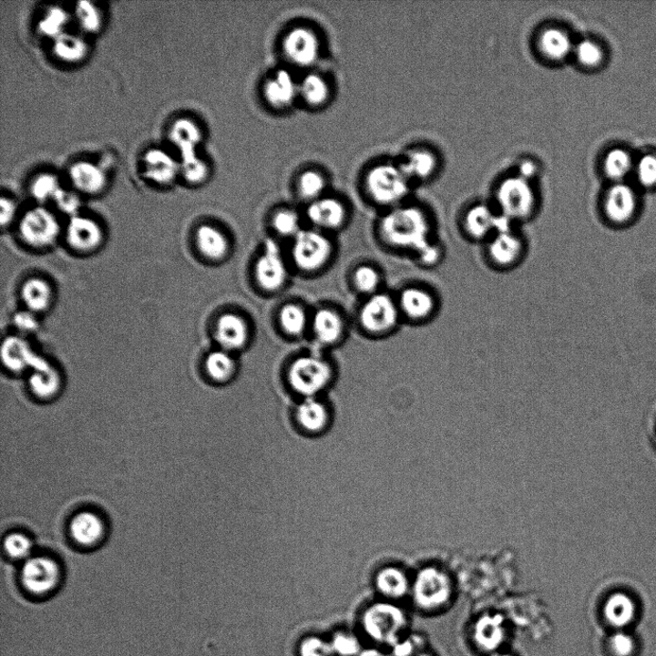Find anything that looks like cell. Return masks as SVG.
<instances>
[{
	"mask_svg": "<svg viewBox=\"0 0 656 656\" xmlns=\"http://www.w3.org/2000/svg\"><path fill=\"white\" fill-rule=\"evenodd\" d=\"M384 240L413 256L437 239L436 225L428 210L415 205H399L387 212L381 222Z\"/></svg>",
	"mask_w": 656,
	"mask_h": 656,
	"instance_id": "cell-1",
	"label": "cell"
},
{
	"mask_svg": "<svg viewBox=\"0 0 656 656\" xmlns=\"http://www.w3.org/2000/svg\"><path fill=\"white\" fill-rule=\"evenodd\" d=\"M483 256L489 267L499 272L517 270L528 253L527 238L509 221L482 245Z\"/></svg>",
	"mask_w": 656,
	"mask_h": 656,
	"instance_id": "cell-2",
	"label": "cell"
},
{
	"mask_svg": "<svg viewBox=\"0 0 656 656\" xmlns=\"http://www.w3.org/2000/svg\"><path fill=\"white\" fill-rule=\"evenodd\" d=\"M494 208L510 223L519 226L536 216L538 199L530 182L516 175L496 190Z\"/></svg>",
	"mask_w": 656,
	"mask_h": 656,
	"instance_id": "cell-3",
	"label": "cell"
},
{
	"mask_svg": "<svg viewBox=\"0 0 656 656\" xmlns=\"http://www.w3.org/2000/svg\"><path fill=\"white\" fill-rule=\"evenodd\" d=\"M409 618L392 601H378L369 606L362 616V628L371 641L394 647L404 637Z\"/></svg>",
	"mask_w": 656,
	"mask_h": 656,
	"instance_id": "cell-4",
	"label": "cell"
},
{
	"mask_svg": "<svg viewBox=\"0 0 656 656\" xmlns=\"http://www.w3.org/2000/svg\"><path fill=\"white\" fill-rule=\"evenodd\" d=\"M410 181L400 165L382 164L368 172L365 186L377 203L397 207L409 193Z\"/></svg>",
	"mask_w": 656,
	"mask_h": 656,
	"instance_id": "cell-5",
	"label": "cell"
},
{
	"mask_svg": "<svg viewBox=\"0 0 656 656\" xmlns=\"http://www.w3.org/2000/svg\"><path fill=\"white\" fill-rule=\"evenodd\" d=\"M397 303L402 317L417 325L432 323L441 310L439 293L425 283H413L405 288Z\"/></svg>",
	"mask_w": 656,
	"mask_h": 656,
	"instance_id": "cell-6",
	"label": "cell"
},
{
	"mask_svg": "<svg viewBox=\"0 0 656 656\" xmlns=\"http://www.w3.org/2000/svg\"><path fill=\"white\" fill-rule=\"evenodd\" d=\"M413 597L421 610L438 612L447 608L452 600V582L445 572L430 567L417 575L413 585Z\"/></svg>",
	"mask_w": 656,
	"mask_h": 656,
	"instance_id": "cell-7",
	"label": "cell"
},
{
	"mask_svg": "<svg viewBox=\"0 0 656 656\" xmlns=\"http://www.w3.org/2000/svg\"><path fill=\"white\" fill-rule=\"evenodd\" d=\"M288 378L295 393L312 398L328 385L332 379V368L321 358L303 356L292 364Z\"/></svg>",
	"mask_w": 656,
	"mask_h": 656,
	"instance_id": "cell-8",
	"label": "cell"
},
{
	"mask_svg": "<svg viewBox=\"0 0 656 656\" xmlns=\"http://www.w3.org/2000/svg\"><path fill=\"white\" fill-rule=\"evenodd\" d=\"M60 233L58 220L43 207L29 210L20 223V235L25 243L38 250L55 244Z\"/></svg>",
	"mask_w": 656,
	"mask_h": 656,
	"instance_id": "cell-9",
	"label": "cell"
},
{
	"mask_svg": "<svg viewBox=\"0 0 656 656\" xmlns=\"http://www.w3.org/2000/svg\"><path fill=\"white\" fill-rule=\"evenodd\" d=\"M506 220L493 205L477 203L469 207L460 220V232L468 241L482 246Z\"/></svg>",
	"mask_w": 656,
	"mask_h": 656,
	"instance_id": "cell-10",
	"label": "cell"
},
{
	"mask_svg": "<svg viewBox=\"0 0 656 656\" xmlns=\"http://www.w3.org/2000/svg\"><path fill=\"white\" fill-rule=\"evenodd\" d=\"M331 253L329 239L316 230H301L294 237L292 257L301 270L312 272L323 268Z\"/></svg>",
	"mask_w": 656,
	"mask_h": 656,
	"instance_id": "cell-11",
	"label": "cell"
},
{
	"mask_svg": "<svg viewBox=\"0 0 656 656\" xmlns=\"http://www.w3.org/2000/svg\"><path fill=\"white\" fill-rule=\"evenodd\" d=\"M402 318L397 299L378 293L367 300L361 311V323L372 333L393 331Z\"/></svg>",
	"mask_w": 656,
	"mask_h": 656,
	"instance_id": "cell-12",
	"label": "cell"
},
{
	"mask_svg": "<svg viewBox=\"0 0 656 656\" xmlns=\"http://www.w3.org/2000/svg\"><path fill=\"white\" fill-rule=\"evenodd\" d=\"M475 647L487 655L504 650L508 638V625L498 613H487L475 620L471 630Z\"/></svg>",
	"mask_w": 656,
	"mask_h": 656,
	"instance_id": "cell-13",
	"label": "cell"
},
{
	"mask_svg": "<svg viewBox=\"0 0 656 656\" xmlns=\"http://www.w3.org/2000/svg\"><path fill=\"white\" fill-rule=\"evenodd\" d=\"M60 580L57 563L46 557H32L25 561L22 581L26 590L33 595L44 596L55 590Z\"/></svg>",
	"mask_w": 656,
	"mask_h": 656,
	"instance_id": "cell-14",
	"label": "cell"
},
{
	"mask_svg": "<svg viewBox=\"0 0 656 656\" xmlns=\"http://www.w3.org/2000/svg\"><path fill=\"white\" fill-rule=\"evenodd\" d=\"M282 51L292 64L309 67L321 56V42L313 30L299 26L286 34L282 41Z\"/></svg>",
	"mask_w": 656,
	"mask_h": 656,
	"instance_id": "cell-15",
	"label": "cell"
},
{
	"mask_svg": "<svg viewBox=\"0 0 656 656\" xmlns=\"http://www.w3.org/2000/svg\"><path fill=\"white\" fill-rule=\"evenodd\" d=\"M637 197L633 189L623 183L612 186L602 202V214L607 221L616 227L631 223L637 212Z\"/></svg>",
	"mask_w": 656,
	"mask_h": 656,
	"instance_id": "cell-16",
	"label": "cell"
},
{
	"mask_svg": "<svg viewBox=\"0 0 656 656\" xmlns=\"http://www.w3.org/2000/svg\"><path fill=\"white\" fill-rule=\"evenodd\" d=\"M255 269L259 285L265 291H278L286 282L288 272L285 261L278 245L272 241L265 244Z\"/></svg>",
	"mask_w": 656,
	"mask_h": 656,
	"instance_id": "cell-17",
	"label": "cell"
},
{
	"mask_svg": "<svg viewBox=\"0 0 656 656\" xmlns=\"http://www.w3.org/2000/svg\"><path fill=\"white\" fill-rule=\"evenodd\" d=\"M66 240L72 250L81 254L96 251L103 241L100 225L94 220L82 216L70 218Z\"/></svg>",
	"mask_w": 656,
	"mask_h": 656,
	"instance_id": "cell-18",
	"label": "cell"
},
{
	"mask_svg": "<svg viewBox=\"0 0 656 656\" xmlns=\"http://www.w3.org/2000/svg\"><path fill=\"white\" fill-rule=\"evenodd\" d=\"M297 96H299V83L287 69H279L264 83L263 97L274 109L289 108Z\"/></svg>",
	"mask_w": 656,
	"mask_h": 656,
	"instance_id": "cell-19",
	"label": "cell"
},
{
	"mask_svg": "<svg viewBox=\"0 0 656 656\" xmlns=\"http://www.w3.org/2000/svg\"><path fill=\"white\" fill-rule=\"evenodd\" d=\"M2 352L5 365L15 372L28 368L36 370L48 364L32 350L27 342L19 336L7 338L4 343Z\"/></svg>",
	"mask_w": 656,
	"mask_h": 656,
	"instance_id": "cell-20",
	"label": "cell"
},
{
	"mask_svg": "<svg viewBox=\"0 0 656 656\" xmlns=\"http://www.w3.org/2000/svg\"><path fill=\"white\" fill-rule=\"evenodd\" d=\"M540 55L548 61L559 63L574 53L575 44L569 32L560 27H547L538 39Z\"/></svg>",
	"mask_w": 656,
	"mask_h": 656,
	"instance_id": "cell-21",
	"label": "cell"
},
{
	"mask_svg": "<svg viewBox=\"0 0 656 656\" xmlns=\"http://www.w3.org/2000/svg\"><path fill=\"white\" fill-rule=\"evenodd\" d=\"M248 326L244 319L235 313H225L219 318L216 325V339L221 349L231 352L247 343Z\"/></svg>",
	"mask_w": 656,
	"mask_h": 656,
	"instance_id": "cell-22",
	"label": "cell"
},
{
	"mask_svg": "<svg viewBox=\"0 0 656 656\" xmlns=\"http://www.w3.org/2000/svg\"><path fill=\"white\" fill-rule=\"evenodd\" d=\"M307 217L317 227L336 229L345 221L346 210L338 200L322 198L311 202L307 210Z\"/></svg>",
	"mask_w": 656,
	"mask_h": 656,
	"instance_id": "cell-23",
	"label": "cell"
},
{
	"mask_svg": "<svg viewBox=\"0 0 656 656\" xmlns=\"http://www.w3.org/2000/svg\"><path fill=\"white\" fill-rule=\"evenodd\" d=\"M170 140L179 149L182 162L198 158L197 147L202 138L197 123L189 118L177 119L169 133Z\"/></svg>",
	"mask_w": 656,
	"mask_h": 656,
	"instance_id": "cell-24",
	"label": "cell"
},
{
	"mask_svg": "<svg viewBox=\"0 0 656 656\" xmlns=\"http://www.w3.org/2000/svg\"><path fill=\"white\" fill-rule=\"evenodd\" d=\"M144 165L148 179L159 185L173 182L180 170L175 159L161 149L148 151L144 157Z\"/></svg>",
	"mask_w": 656,
	"mask_h": 656,
	"instance_id": "cell-25",
	"label": "cell"
},
{
	"mask_svg": "<svg viewBox=\"0 0 656 656\" xmlns=\"http://www.w3.org/2000/svg\"><path fill=\"white\" fill-rule=\"evenodd\" d=\"M70 535L79 545L93 546L104 535V523L97 513L79 512L70 522Z\"/></svg>",
	"mask_w": 656,
	"mask_h": 656,
	"instance_id": "cell-26",
	"label": "cell"
},
{
	"mask_svg": "<svg viewBox=\"0 0 656 656\" xmlns=\"http://www.w3.org/2000/svg\"><path fill=\"white\" fill-rule=\"evenodd\" d=\"M300 427L308 433L323 432L329 422V413L323 403L315 397L305 398L296 410Z\"/></svg>",
	"mask_w": 656,
	"mask_h": 656,
	"instance_id": "cell-27",
	"label": "cell"
},
{
	"mask_svg": "<svg viewBox=\"0 0 656 656\" xmlns=\"http://www.w3.org/2000/svg\"><path fill=\"white\" fill-rule=\"evenodd\" d=\"M195 242L200 252L210 261L222 260L229 251L226 236L220 230L210 225H202L198 229Z\"/></svg>",
	"mask_w": 656,
	"mask_h": 656,
	"instance_id": "cell-28",
	"label": "cell"
},
{
	"mask_svg": "<svg viewBox=\"0 0 656 656\" xmlns=\"http://www.w3.org/2000/svg\"><path fill=\"white\" fill-rule=\"evenodd\" d=\"M400 167L410 180H425L436 171L438 159L431 150L418 149L409 152Z\"/></svg>",
	"mask_w": 656,
	"mask_h": 656,
	"instance_id": "cell-29",
	"label": "cell"
},
{
	"mask_svg": "<svg viewBox=\"0 0 656 656\" xmlns=\"http://www.w3.org/2000/svg\"><path fill=\"white\" fill-rule=\"evenodd\" d=\"M70 180L81 192L95 194L106 185V176L97 166L88 162H78L69 169Z\"/></svg>",
	"mask_w": 656,
	"mask_h": 656,
	"instance_id": "cell-30",
	"label": "cell"
},
{
	"mask_svg": "<svg viewBox=\"0 0 656 656\" xmlns=\"http://www.w3.org/2000/svg\"><path fill=\"white\" fill-rule=\"evenodd\" d=\"M636 613L633 600L623 593L610 596L602 610L608 624L615 629L623 630L630 625Z\"/></svg>",
	"mask_w": 656,
	"mask_h": 656,
	"instance_id": "cell-31",
	"label": "cell"
},
{
	"mask_svg": "<svg viewBox=\"0 0 656 656\" xmlns=\"http://www.w3.org/2000/svg\"><path fill=\"white\" fill-rule=\"evenodd\" d=\"M22 299L27 311L36 314L50 307L53 292L49 283L44 279L32 278L24 283Z\"/></svg>",
	"mask_w": 656,
	"mask_h": 656,
	"instance_id": "cell-32",
	"label": "cell"
},
{
	"mask_svg": "<svg viewBox=\"0 0 656 656\" xmlns=\"http://www.w3.org/2000/svg\"><path fill=\"white\" fill-rule=\"evenodd\" d=\"M312 325L316 339L325 344L339 341L343 331L341 316L329 309L318 310L313 315Z\"/></svg>",
	"mask_w": 656,
	"mask_h": 656,
	"instance_id": "cell-33",
	"label": "cell"
},
{
	"mask_svg": "<svg viewBox=\"0 0 656 656\" xmlns=\"http://www.w3.org/2000/svg\"><path fill=\"white\" fill-rule=\"evenodd\" d=\"M379 592L389 600H399L410 591V581L405 574L396 567H386L376 577Z\"/></svg>",
	"mask_w": 656,
	"mask_h": 656,
	"instance_id": "cell-34",
	"label": "cell"
},
{
	"mask_svg": "<svg viewBox=\"0 0 656 656\" xmlns=\"http://www.w3.org/2000/svg\"><path fill=\"white\" fill-rule=\"evenodd\" d=\"M29 385L35 395L42 399L51 398L59 392L61 377L58 371L47 364L42 368L33 370Z\"/></svg>",
	"mask_w": 656,
	"mask_h": 656,
	"instance_id": "cell-35",
	"label": "cell"
},
{
	"mask_svg": "<svg viewBox=\"0 0 656 656\" xmlns=\"http://www.w3.org/2000/svg\"><path fill=\"white\" fill-rule=\"evenodd\" d=\"M330 94L329 84L321 75L309 74L299 83V96L313 108L325 105Z\"/></svg>",
	"mask_w": 656,
	"mask_h": 656,
	"instance_id": "cell-36",
	"label": "cell"
},
{
	"mask_svg": "<svg viewBox=\"0 0 656 656\" xmlns=\"http://www.w3.org/2000/svg\"><path fill=\"white\" fill-rule=\"evenodd\" d=\"M56 57L67 63H77L87 56V44L77 35L63 33L53 46Z\"/></svg>",
	"mask_w": 656,
	"mask_h": 656,
	"instance_id": "cell-37",
	"label": "cell"
},
{
	"mask_svg": "<svg viewBox=\"0 0 656 656\" xmlns=\"http://www.w3.org/2000/svg\"><path fill=\"white\" fill-rule=\"evenodd\" d=\"M205 367L210 378L224 382L233 376L236 364L231 353L220 349L208 354Z\"/></svg>",
	"mask_w": 656,
	"mask_h": 656,
	"instance_id": "cell-38",
	"label": "cell"
},
{
	"mask_svg": "<svg viewBox=\"0 0 656 656\" xmlns=\"http://www.w3.org/2000/svg\"><path fill=\"white\" fill-rule=\"evenodd\" d=\"M280 324L287 333L302 334L308 326V316L302 307L294 304L283 306L279 314Z\"/></svg>",
	"mask_w": 656,
	"mask_h": 656,
	"instance_id": "cell-39",
	"label": "cell"
},
{
	"mask_svg": "<svg viewBox=\"0 0 656 656\" xmlns=\"http://www.w3.org/2000/svg\"><path fill=\"white\" fill-rule=\"evenodd\" d=\"M604 168L610 179L620 181L631 170L632 159L626 150L616 149L608 153Z\"/></svg>",
	"mask_w": 656,
	"mask_h": 656,
	"instance_id": "cell-40",
	"label": "cell"
},
{
	"mask_svg": "<svg viewBox=\"0 0 656 656\" xmlns=\"http://www.w3.org/2000/svg\"><path fill=\"white\" fill-rule=\"evenodd\" d=\"M326 188V181L323 174L308 170L301 174L298 181V191L304 200L311 202L323 198Z\"/></svg>",
	"mask_w": 656,
	"mask_h": 656,
	"instance_id": "cell-41",
	"label": "cell"
},
{
	"mask_svg": "<svg viewBox=\"0 0 656 656\" xmlns=\"http://www.w3.org/2000/svg\"><path fill=\"white\" fill-rule=\"evenodd\" d=\"M68 21L67 12L60 7H51L39 23V30L46 36L56 39L63 34Z\"/></svg>",
	"mask_w": 656,
	"mask_h": 656,
	"instance_id": "cell-42",
	"label": "cell"
},
{
	"mask_svg": "<svg viewBox=\"0 0 656 656\" xmlns=\"http://www.w3.org/2000/svg\"><path fill=\"white\" fill-rule=\"evenodd\" d=\"M580 66L587 68H595L604 59V52L594 41L585 39L575 44L574 53Z\"/></svg>",
	"mask_w": 656,
	"mask_h": 656,
	"instance_id": "cell-43",
	"label": "cell"
},
{
	"mask_svg": "<svg viewBox=\"0 0 656 656\" xmlns=\"http://www.w3.org/2000/svg\"><path fill=\"white\" fill-rule=\"evenodd\" d=\"M446 253L445 244L437 238L422 247L414 257L422 268L434 270L445 260Z\"/></svg>",
	"mask_w": 656,
	"mask_h": 656,
	"instance_id": "cell-44",
	"label": "cell"
},
{
	"mask_svg": "<svg viewBox=\"0 0 656 656\" xmlns=\"http://www.w3.org/2000/svg\"><path fill=\"white\" fill-rule=\"evenodd\" d=\"M61 190L57 176L50 173L40 174L31 185V193L35 199L44 202L55 199Z\"/></svg>",
	"mask_w": 656,
	"mask_h": 656,
	"instance_id": "cell-45",
	"label": "cell"
},
{
	"mask_svg": "<svg viewBox=\"0 0 656 656\" xmlns=\"http://www.w3.org/2000/svg\"><path fill=\"white\" fill-rule=\"evenodd\" d=\"M333 654L339 656H359L362 645L358 637L351 632L339 631L330 641Z\"/></svg>",
	"mask_w": 656,
	"mask_h": 656,
	"instance_id": "cell-46",
	"label": "cell"
},
{
	"mask_svg": "<svg viewBox=\"0 0 656 656\" xmlns=\"http://www.w3.org/2000/svg\"><path fill=\"white\" fill-rule=\"evenodd\" d=\"M5 548L12 559L26 561L32 558L34 545L27 536L15 533L5 538Z\"/></svg>",
	"mask_w": 656,
	"mask_h": 656,
	"instance_id": "cell-47",
	"label": "cell"
},
{
	"mask_svg": "<svg viewBox=\"0 0 656 656\" xmlns=\"http://www.w3.org/2000/svg\"><path fill=\"white\" fill-rule=\"evenodd\" d=\"M275 231L281 236L295 237L300 231V218L294 210H281L272 220Z\"/></svg>",
	"mask_w": 656,
	"mask_h": 656,
	"instance_id": "cell-48",
	"label": "cell"
},
{
	"mask_svg": "<svg viewBox=\"0 0 656 656\" xmlns=\"http://www.w3.org/2000/svg\"><path fill=\"white\" fill-rule=\"evenodd\" d=\"M76 14L80 26L87 32H96L100 28L101 16L97 7L87 2L77 5Z\"/></svg>",
	"mask_w": 656,
	"mask_h": 656,
	"instance_id": "cell-49",
	"label": "cell"
},
{
	"mask_svg": "<svg viewBox=\"0 0 656 656\" xmlns=\"http://www.w3.org/2000/svg\"><path fill=\"white\" fill-rule=\"evenodd\" d=\"M299 656H333L330 641L319 636H308L299 644Z\"/></svg>",
	"mask_w": 656,
	"mask_h": 656,
	"instance_id": "cell-50",
	"label": "cell"
},
{
	"mask_svg": "<svg viewBox=\"0 0 656 656\" xmlns=\"http://www.w3.org/2000/svg\"><path fill=\"white\" fill-rule=\"evenodd\" d=\"M427 642L421 634H411L404 636L393 647L394 656H415L425 651Z\"/></svg>",
	"mask_w": 656,
	"mask_h": 656,
	"instance_id": "cell-51",
	"label": "cell"
},
{
	"mask_svg": "<svg viewBox=\"0 0 656 656\" xmlns=\"http://www.w3.org/2000/svg\"><path fill=\"white\" fill-rule=\"evenodd\" d=\"M180 170L184 179L193 185L203 183L209 176V168L207 164L199 157L189 159V161L182 162Z\"/></svg>",
	"mask_w": 656,
	"mask_h": 656,
	"instance_id": "cell-52",
	"label": "cell"
},
{
	"mask_svg": "<svg viewBox=\"0 0 656 656\" xmlns=\"http://www.w3.org/2000/svg\"><path fill=\"white\" fill-rule=\"evenodd\" d=\"M354 281L361 292L372 293L379 287L380 275L374 268L363 265L354 272Z\"/></svg>",
	"mask_w": 656,
	"mask_h": 656,
	"instance_id": "cell-53",
	"label": "cell"
},
{
	"mask_svg": "<svg viewBox=\"0 0 656 656\" xmlns=\"http://www.w3.org/2000/svg\"><path fill=\"white\" fill-rule=\"evenodd\" d=\"M637 179L645 187L656 185V156L647 154L643 156L636 168Z\"/></svg>",
	"mask_w": 656,
	"mask_h": 656,
	"instance_id": "cell-54",
	"label": "cell"
},
{
	"mask_svg": "<svg viewBox=\"0 0 656 656\" xmlns=\"http://www.w3.org/2000/svg\"><path fill=\"white\" fill-rule=\"evenodd\" d=\"M609 643L610 650L615 656H631L635 651L633 637L623 630L614 633Z\"/></svg>",
	"mask_w": 656,
	"mask_h": 656,
	"instance_id": "cell-55",
	"label": "cell"
},
{
	"mask_svg": "<svg viewBox=\"0 0 656 656\" xmlns=\"http://www.w3.org/2000/svg\"><path fill=\"white\" fill-rule=\"evenodd\" d=\"M53 200L65 214L72 218L78 215L80 200L75 192L61 189Z\"/></svg>",
	"mask_w": 656,
	"mask_h": 656,
	"instance_id": "cell-56",
	"label": "cell"
},
{
	"mask_svg": "<svg viewBox=\"0 0 656 656\" xmlns=\"http://www.w3.org/2000/svg\"><path fill=\"white\" fill-rule=\"evenodd\" d=\"M15 325L17 329L24 332L25 333H30L36 331L38 328V322L35 313L27 311L25 313H17L15 316Z\"/></svg>",
	"mask_w": 656,
	"mask_h": 656,
	"instance_id": "cell-57",
	"label": "cell"
},
{
	"mask_svg": "<svg viewBox=\"0 0 656 656\" xmlns=\"http://www.w3.org/2000/svg\"><path fill=\"white\" fill-rule=\"evenodd\" d=\"M0 216H2V225L5 226L9 224L15 212V203L8 199L3 198L2 200H0Z\"/></svg>",
	"mask_w": 656,
	"mask_h": 656,
	"instance_id": "cell-58",
	"label": "cell"
},
{
	"mask_svg": "<svg viewBox=\"0 0 656 656\" xmlns=\"http://www.w3.org/2000/svg\"><path fill=\"white\" fill-rule=\"evenodd\" d=\"M538 172V167L530 159H525L518 167V176L530 182Z\"/></svg>",
	"mask_w": 656,
	"mask_h": 656,
	"instance_id": "cell-59",
	"label": "cell"
},
{
	"mask_svg": "<svg viewBox=\"0 0 656 656\" xmlns=\"http://www.w3.org/2000/svg\"><path fill=\"white\" fill-rule=\"evenodd\" d=\"M359 656H387L382 651L374 648L363 650Z\"/></svg>",
	"mask_w": 656,
	"mask_h": 656,
	"instance_id": "cell-60",
	"label": "cell"
},
{
	"mask_svg": "<svg viewBox=\"0 0 656 656\" xmlns=\"http://www.w3.org/2000/svg\"><path fill=\"white\" fill-rule=\"evenodd\" d=\"M488 656H516V655H514L513 653L508 652V651H505V650H502V651H500L494 652V653H492V654H490V655H488Z\"/></svg>",
	"mask_w": 656,
	"mask_h": 656,
	"instance_id": "cell-61",
	"label": "cell"
},
{
	"mask_svg": "<svg viewBox=\"0 0 656 656\" xmlns=\"http://www.w3.org/2000/svg\"><path fill=\"white\" fill-rule=\"evenodd\" d=\"M415 656H435V655H434L432 652H429V651H423V652H421V653H419V654H417V655H415Z\"/></svg>",
	"mask_w": 656,
	"mask_h": 656,
	"instance_id": "cell-62",
	"label": "cell"
}]
</instances>
